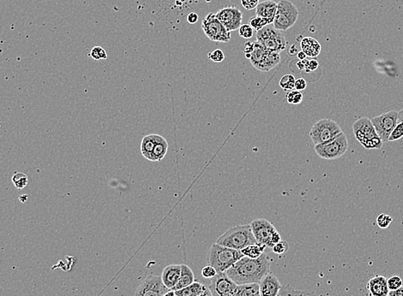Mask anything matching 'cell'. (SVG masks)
<instances>
[{
    "mask_svg": "<svg viewBox=\"0 0 403 296\" xmlns=\"http://www.w3.org/2000/svg\"><path fill=\"white\" fill-rule=\"evenodd\" d=\"M280 296H318L314 293L309 292L306 290H297L291 288L290 286H282Z\"/></svg>",
    "mask_w": 403,
    "mask_h": 296,
    "instance_id": "obj_27",
    "label": "cell"
},
{
    "mask_svg": "<svg viewBox=\"0 0 403 296\" xmlns=\"http://www.w3.org/2000/svg\"></svg>",
    "mask_w": 403,
    "mask_h": 296,
    "instance_id": "obj_51",
    "label": "cell"
},
{
    "mask_svg": "<svg viewBox=\"0 0 403 296\" xmlns=\"http://www.w3.org/2000/svg\"><path fill=\"white\" fill-rule=\"evenodd\" d=\"M212 296V294H211V291H210V289H209V288H208L207 290H206V291H205V292H204V294H203V295H201V296Z\"/></svg>",
    "mask_w": 403,
    "mask_h": 296,
    "instance_id": "obj_49",
    "label": "cell"
},
{
    "mask_svg": "<svg viewBox=\"0 0 403 296\" xmlns=\"http://www.w3.org/2000/svg\"><path fill=\"white\" fill-rule=\"evenodd\" d=\"M28 176L22 172H15L14 175L12 176V182L18 189H24L28 184Z\"/></svg>",
    "mask_w": 403,
    "mask_h": 296,
    "instance_id": "obj_30",
    "label": "cell"
},
{
    "mask_svg": "<svg viewBox=\"0 0 403 296\" xmlns=\"http://www.w3.org/2000/svg\"><path fill=\"white\" fill-rule=\"evenodd\" d=\"M253 50L254 42L248 41V42H246V43L245 44V49H244L245 55H247V54H251V52H253Z\"/></svg>",
    "mask_w": 403,
    "mask_h": 296,
    "instance_id": "obj_44",
    "label": "cell"
},
{
    "mask_svg": "<svg viewBox=\"0 0 403 296\" xmlns=\"http://www.w3.org/2000/svg\"><path fill=\"white\" fill-rule=\"evenodd\" d=\"M169 290L164 285L161 277L151 274L140 283L135 296H162Z\"/></svg>",
    "mask_w": 403,
    "mask_h": 296,
    "instance_id": "obj_12",
    "label": "cell"
},
{
    "mask_svg": "<svg viewBox=\"0 0 403 296\" xmlns=\"http://www.w3.org/2000/svg\"><path fill=\"white\" fill-rule=\"evenodd\" d=\"M257 42L261 44L265 50L278 53L285 50L288 45V41L282 33L270 26H266L257 31Z\"/></svg>",
    "mask_w": 403,
    "mask_h": 296,
    "instance_id": "obj_9",
    "label": "cell"
},
{
    "mask_svg": "<svg viewBox=\"0 0 403 296\" xmlns=\"http://www.w3.org/2000/svg\"><path fill=\"white\" fill-rule=\"evenodd\" d=\"M318 66H319V64H318V61L312 59V60L308 62V65H307V69L306 71H314V70H316L318 68Z\"/></svg>",
    "mask_w": 403,
    "mask_h": 296,
    "instance_id": "obj_42",
    "label": "cell"
},
{
    "mask_svg": "<svg viewBox=\"0 0 403 296\" xmlns=\"http://www.w3.org/2000/svg\"><path fill=\"white\" fill-rule=\"evenodd\" d=\"M187 22L191 23V24H195L198 21V16L195 12H191L187 16Z\"/></svg>",
    "mask_w": 403,
    "mask_h": 296,
    "instance_id": "obj_43",
    "label": "cell"
},
{
    "mask_svg": "<svg viewBox=\"0 0 403 296\" xmlns=\"http://www.w3.org/2000/svg\"><path fill=\"white\" fill-rule=\"evenodd\" d=\"M270 272V261L267 254H262L257 259L243 257L237 261L232 267L226 271V274L236 284L259 283L266 275Z\"/></svg>",
    "mask_w": 403,
    "mask_h": 296,
    "instance_id": "obj_1",
    "label": "cell"
},
{
    "mask_svg": "<svg viewBox=\"0 0 403 296\" xmlns=\"http://www.w3.org/2000/svg\"><path fill=\"white\" fill-rule=\"evenodd\" d=\"M239 35L243 39H250L254 35V30L248 23L242 24L239 29Z\"/></svg>",
    "mask_w": 403,
    "mask_h": 296,
    "instance_id": "obj_36",
    "label": "cell"
},
{
    "mask_svg": "<svg viewBox=\"0 0 403 296\" xmlns=\"http://www.w3.org/2000/svg\"><path fill=\"white\" fill-rule=\"evenodd\" d=\"M168 149V143L167 139H165L163 136H159V139L154 148L153 154H152V159L153 162L162 160L164 158Z\"/></svg>",
    "mask_w": 403,
    "mask_h": 296,
    "instance_id": "obj_25",
    "label": "cell"
},
{
    "mask_svg": "<svg viewBox=\"0 0 403 296\" xmlns=\"http://www.w3.org/2000/svg\"><path fill=\"white\" fill-rule=\"evenodd\" d=\"M217 274V271L214 269L213 266H211L210 264H208L207 266L202 270V277L204 279H213Z\"/></svg>",
    "mask_w": 403,
    "mask_h": 296,
    "instance_id": "obj_39",
    "label": "cell"
},
{
    "mask_svg": "<svg viewBox=\"0 0 403 296\" xmlns=\"http://www.w3.org/2000/svg\"><path fill=\"white\" fill-rule=\"evenodd\" d=\"M259 3H260V0H241L243 7L247 11H251L253 9H256Z\"/></svg>",
    "mask_w": 403,
    "mask_h": 296,
    "instance_id": "obj_40",
    "label": "cell"
},
{
    "mask_svg": "<svg viewBox=\"0 0 403 296\" xmlns=\"http://www.w3.org/2000/svg\"><path fill=\"white\" fill-rule=\"evenodd\" d=\"M256 243L250 225H239L229 228L216 241L219 245L239 251Z\"/></svg>",
    "mask_w": 403,
    "mask_h": 296,
    "instance_id": "obj_3",
    "label": "cell"
},
{
    "mask_svg": "<svg viewBox=\"0 0 403 296\" xmlns=\"http://www.w3.org/2000/svg\"><path fill=\"white\" fill-rule=\"evenodd\" d=\"M342 132L343 130L336 122L324 118L312 125L310 137L314 145H318L331 140Z\"/></svg>",
    "mask_w": 403,
    "mask_h": 296,
    "instance_id": "obj_8",
    "label": "cell"
},
{
    "mask_svg": "<svg viewBox=\"0 0 403 296\" xmlns=\"http://www.w3.org/2000/svg\"><path fill=\"white\" fill-rule=\"evenodd\" d=\"M387 284L389 291H393L403 286V280L398 276H392L389 279H387Z\"/></svg>",
    "mask_w": 403,
    "mask_h": 296,
    "instance_id": "obj_34",
    "label": "cell"
},
{
    "mask_svg": "<svg viewBox=\"0 0 403 296\" xmlns=\"http://www.w3.org/2000/svg\"><path fill=\"white\" fill-rule=\"evenodd\" d=\"M89 56L95 60L97 61L104 60V59H107V52L104 48L99 47V46H96V47L92 48V50L89 53Z\"/></svg>",
    "mask_w": 403,
    "mask_h": 296,
    "instance_id": "obj_32",
    "label": "cell"
},
{
    "mask_svg": "<svg viewBox=\"0 0 403 296\" xmlns=\"http://www.w3.org/2000/svg\"><path fill=\"white\" fill-rule=\"evenodd\" d=\"M181 274V264H171L165 268L162 274H161V280L164 283V285L173 290L176 284L178 283L179 278Z\"/></svg>",
    "mask_w": 403,
    "mask_h": 296,
    "instance_id": "obj_17",
    "label": "cell"
},
{
    "mask_svg": "<svg viewBox=\"0 0 403 296\" xmlns=\"http://www.w3.org/2000/svg\"><path fill=\"white\" fill-rule=\"evenodd\" d=\"M282 285L275 275L269 272L259 282L260 296H279Z\"/></svg>",
    "mask_w": 403,
    "mask_h": 296,
    "instance_id": "obj_15",
    "label": "cell"
},
{
    "mask_svg": "<svg viewBox=\"0 0 403 296\" xmlns=\"http://www.w3.org/2000/svg\"><path fill=\"white\" fill-rule=\"evenodd\" d=\"M257 243L273 247L282 241L281 235L272 223L264 218H257L250 224Z\"/></svg>",
    "mask_w": 403,
    "mask_h": 296,
    "instance_id": "obj_5",
    "label": "cell"
},
{
    "mask_svg": "<svg viewBox=\"0 0 403 296\" xmlns=\"http://www.w3.org/2000/svg\"><path fill=\"white\" fill-rule=\"evenodd\" d=\"M297 57H298V58H299L300 60H305V59L307 58V55L305 54L304 52L301 51V52H298V53H297Z\"/></svg>",
    "mask_w": 403,
    "mask_h": 296,
    "instance_id": "obj_46",
    "label": "cell"
},
{
    "mask_svg": "<svg viewBox=\"0 0 403 296\" xmlns=\"http://www.w3.org/2000/svg\"><path fill=\"white\" fill-rule=\"evenodd\" d=\"M392 221L393 219L391 216L382 213V214L379 215L378 218H377V225H378L379 228H387L389 225H391Z\"/></svg>",
    "mask_w": 403,
    "mask_h": 296,
    "instance_id": "obj_35",
    "label": "cell"
},
{
    "mask_svg": "<svg viewBox=\"0 0 403 296\" xmlns=\"http://www.w3.org/2000/svg\"><path fill=\"white\" fill-rule=\"evenodd\" d=\"M403 137V122H398L396 128L393 129L392 132L389 136L388 141H396L402 139Z\"/></svg>",
    "mask_w": 403,
    "mask_h": 296,
    "instance_id": "obj_33",
    "label": "cell"
},
{
    "mask_svg": "<svg viewBox=\"0 0 403 296\" xmlns=\"http://www.w3.org/2000/svg\"><path fill=\"white\" fill-rule=\"evenodd\" d=\"M195 282V276L193 273L192 270L186 264H181V274L178 280V283L173 288V291L184 289L187 286L191 285L192 283Z\"/></svg>",
    "mask_w": 403,
    "mask_h": 296,
    "instance_id": "obj_22",
    "label": "cell"
},
{
    "mask_svg": "<svg viewBox=\"0 0 403 296\" xmlns=\"http://www.w3.org/2000/svg\"><path fill=\"white\" fill-rule=\"evenodd\" d=\"M244 257L239 250L232 249L215 243L211 246L207 254V263L216 270L217 273H224L237 261Z\"/></svg>",
    "mask_w": 403,
    "mask_h": 296,
    "instance_id": "obj_2",
    "label": "cell"
},
{
    "mask_svg": "<svg viewBox=\"0 0 403 296\" xmlns=\"http://www.w3.org/2000/svg\"><path fill=\"white\" fill-rule=\"evenodd\" d=\"M348 149V141L345 133L342 132L335 138L323 143L315 145L314 150L318 156L324 159L333 160L343 156Z\"/></svg>",
    "mask_w": 403,
    "mask_h": 296,
    "instance_id": "obj_7",
    "label": "cell"
},
{
    "mask_svg": "<svg viewBox=\"0 0 403 296\" xmlns=\"http://www.w3.org/2000/svg\"><path fill=\"white\" fill-rule=\"evenodd\" d=\"M162 296H175V292L173 290H169L168 292L166 293L165 295Z\"/></svg>",
    "mask_w": 403,
    "mask_h": 296,
    "instance_id": "obj_48",
    "label": "cell"
},
{
    "mask_svg": "<svg viewBox=\"0 0 403 296\" xmlns=\"http://www.w3.org/2000/svg\"><path fill=\"white\" fill-rule=\"evenodd\" d=\"M238 284L232 281L228 275L217 273L211 279V283L208 286L213 296H232Z\"/></svg>",
    "mask_w": 403,
    "mask_h": 296,
    "instance_id": "obj_13",
    "label": "cell"
},
{
    "mask_svg": "<svg viewBox=\"0 0 403 296\" xmlns=\"http://www.w3.org/2000/svg\"><path fill=\"white\" fill-rule=\"evenodd\" d=\"M300 15L298 8L289 0H281L277 4V11L273 27L278 31H287L296 23Z\"/></svg>",
    "mask_w": 403,
    "mask_h": 296,
    "instance_id": "obj_6",
    "label": "cell"
},
{
    "mask_svg": "<svg viewBox=\"0 0 403 296\" xmlns=\"http://www.w3.org/2000/svg\"><path fill=\"white\" fill-rule=\"evenodd\" d=\"M232 296H260L259 283L237 285Z\"/></svg>",
    "mask_w": 403,
    "mask_h": 296,
    "instance_id": "obj_24",
    "label": "cell"
},
{
    "mask_svg": "<svg viewBox=\"0 0 403 296\" xmlns=\"http://www.w3.org/2000/svg\"><path fill=\"white\" fill-rule=\"evenodd\" d=\"M366 289L370 296H389L387 279L384 276H375L370 279L366 284Z\"/></svg>",
    "mask_w": 403,
    "mask_h": 296,
    "instance_id": "obj_16",
    "label": "cell"
},
{
    "mask_svg": "<svg viewBox=\"0 0 403 296\" xmlns=\"http://www.w3.org/2000/svg\"><path fill=\"white\" fill-rule=\"evenodd\" d=\"M398 119L399 122H403V108L401 111H398Z\"/></svg>",
    "mask_w": 403,
    "mask_h": 296,
    "instance_id": "obj_47",
    "label": "cell"
},
{
    "mask_svg": "<svg viewBox=\"0 0 403 296\" xmlns=\"http://www.w3.org/2000/svg\"><path fill=\"white\" fill-rule=\"evenodd\" d=\"M353 135L366 149H380L383 141L375 129L371 119L361 118L353 124Z\"/></svg>",
    "mask_w": 403,
    "mask_h": 296,
    "instance_id": "obj_4",
    "label": "cell"
},
{
    "mask_svg": "<svg viewBox=\"0 0 403 296\" xmlns=\"http://www.w3.org/2000/svg\"><path fill=\"white\" fill-rule=\"evenodd\" d=\"M300 47L302 52H305L308 57H318L321 52V45L317 39L311 37H306L300 42Z\"/></svg>",
    "mask_w": 403,
    "mask_h": 296,
    "instance_id": "obj_20",
    "label": "cell"
},
{
    "mask_svg": "<svg viewBox=\"0 0 403 296\" xmlns=\"http://www.w3.org/2000/svg\"><path fill=\"white\" fill-rule=\"evenodd\" d=\"M248 24L253 29L254 31H259L266 26L270 25L271 23L265 18L260 17L258 16H254L249 19Z\"/></svg>",
    "mask_w": 403,
    "mask_h": 296,
    "instance_id": "obj_28",
    "label": "cell"
},
{
    "mask_svg": "<svg viewBox=\"0 0 403 296\" xmlns=\"http://www.w3.org/2000/svg\"><path fill=\"white\" fill-rule=\"evenodd\" d=\"M208 287L204 285V283L199 282H195L192 283L191 285L187 286L184 289H179L174 291L176 296H199L203 295L206 290Z\"/></svg>",
    "mask_w": 403,
    "mask_h": 296,
    "instance_id": "obj_23",
    "label": "cell"
},
{
    "mask_svg": "<svg viewBox=\"0 0 403 296\" xmlns=\"http://www.w3.org/2000/svg\"><path fill=\"white\" fill-rule=\"evenodd\" d=\"M388 296H403V286L401 288L393 291H389Z\"/></svg>",
    "mask_w": 403,
    "mask_h": 296,
    "instance_id": "obj_45",
    "label": "cell"
},
{
    "mask_svg": "<svg viewBox=\"0 0 403 296\" xmlns=\"http://www.w3.org/2000/svg\"><path fill=\"white\" fill-rule=\"evenodd\" d=\"M160 135L156 134H151L148 136H144L142 142H141V152L143 157L151 161L152 159V154H153L154 148L155 144L157 143Z\"/></svg>",
    "mask_w": 403,
    "mask_h": 296,
    "instance_id": "obj_21",
    "label": "cell"
},
{
    "mask_svg": "<svg viewBox=\"0 0 403 296\" xmlns=\"http://www.w3.org/2000/svg\"><path fill=\"white\" fill-rule=\"evenodd\" d=\"M202 29L205 35L214 42L228 43L231 39V32H229L224 26L222 25L215 13H209L204 18L202 22Z\"/></svg>",
    "mask_w": 403,
    "mask_h": 296,
    "instance_id": "obj_10",
    "label": "cell"
},
{
    "mask_svg": "<svg viewBox=\"0 0 403 296\" xmlns=\"http://www.w3.org/2000/svg\"><path fill=\"white\" fill-rule=\"evenodd\" d=\"M289 248L288 243L286 241H281L279 242L277 244H275V246L272 247V250L274 253L276 254H283V253H287Z\"/></svg>",
    "mask_w": 403,
    "mask_h": 296,
    "instance_id": "obj_38",
    "label": "cell"
},
{
    "mask_svg": "<svg viewBox=\"0 0 403 296\" xmlns=\"http://www.w3.org/2000/svg\"><path fill=\"white\" fill-rule=\"evenodd\" d=\"M371 121L383 143L387 142L393 129L396 128L399 122L398 111L386 112L371 118Z\"/></svg>",
    "mask_w": 403,
    "mask_h": 296,
    "instance_id": "obj_11",
    "label": "cell"
},
{
    "mask_svg": "<svg viewBox=\"0 0 403 296\" xmlns=\"http://www.w3.org/2000/svg\"><path fill=\"white\" fill-rule=\"evenodd\" d=\"M307 82L304 78L296 79L295 81V85H294V89L297 91H302L307 88Z\"/></svg>",
    "mask_w": 403,
    "mask_h": 296,
    "instance_id": "obj_41",
    "label": "cell"
},
{
    "mask_svg": "<svg viewBox=\"0 0 403 296\" xmlns=\"http://www.w3.org/2000/svg\"><path fill=\"white\" fill-rule=\"evenodd\" d=\"M208 57L214 63H221L225 59V54L220 49H216L208 54Z\"/></svg>",
    "mask_w": 403,
    "mask_h": 296,
    "instance_id": "obj_37",
    "label": "cell"
},
{
    "mask_svg": "<svg viewBox=\"0 0 403 296\" xmlns=\"http://www.w3.org/2000/svg\"><path fill=\"white\" fill-rule=\"evenodd\" d=\"M0 289H1V287H0Z\"/></svg>",
    "mask_w": 403,
    "mask_h": 296,
    "instance_id": "obj_50",
    "label": "cell"
},
{
    "mask_svg": "<svg viewBox=\"0 0 403 296\" xmlns=\"http://www.w3.org/2000/svg\"><path fill=\"white\" fill-rule=\"evenodd\" d=\"M281 61V55L278 52H273L266 51L264 57L254 68L260 71L268 72L275 68Z\"/></svg>",
    "mask_w": 403,
    "mask_h": 296,
    "instance_id": "obj_19",
    "label": "cell"
},
{
    "mask_svg": "<svg viewBox=\"0 0 403 296\" xmlns=\"http://www.w3.org/2000/svg\"><path fill=\"white\" fill-rule=\"evenodd\" d=\"M267 246L259 243H254L250 244L249 246H246L243 248L240 252L242 253L244 257L250 258V259H257L260 257L262 254H264L265 248Z\"/></svg>",
    "mask_w": 403,
    "mask_h": 296,
    "instance_id": "obj_26",
    "label": "cell"
},
{
    "mask_svg": "<svg viewBox=\"0 0 403 296\" xmlns=\"http://www.w3.org/2000/svg\"><path fill=\"white\" fill-rule=\"evenodd\" d=\"M295 81L296 79L291 74L288 75H285L282 76L281 80H280V87H282V89L286 91V92H290L294 89V85H295Z\"/></svg>",
    "mask_w": 403,
    "mask_h": 296,
    "instance_id": "obj_29",
    "label": "cell"
},
{
    "mask_svg": "<svg viewBox=\"0 0 403 296\" xmlns=\"http://www.w3.org/2000/svg\"><path fill=\"white\" fill-rule=\"evenodd\" d=\"M303 98L302 93L300 91H297V90L290 91L286 94V99H287L288 103L291 104H299L302 102Z\"/></svg>",
    "mask_w": 403,
    "mask_h": 296,
    "instance_id": "obj_31",
    "label": "cell"
},
{
    "mask_svg": "<svg viewBox=\"0 0 403 296\" xmlns=\"http://www.w3.org/2000/svg\"><path fill=\"white\" fill-rule=\"evenodd\" d=\"M277 11V3L274 0H265L260 2L256 8V16L265 18L273 23Z\"/></svg>",
    "mask_w": 403,
    "mask_h": 296,
    "instance_id": "obj_18",
    "label": "cell"
},
{
    "mask_svg": "<svg viewBox=\"0 0 403 296\" xmlns=\"http://www.w3.org/2000/svg\"><path fill=\"white\" fill-rule=\"evenodd\" d=\"M215 16L229 32L239 29L242 25V12L234 6L222 8Z\"/></svg>",
    "mask_w": 403,
    "mask_h": 296,
    "instance_id": "obj_14",
    "label": "cell"
}]
</instances>
